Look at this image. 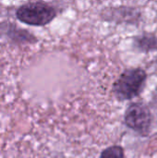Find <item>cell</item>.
Returning a JSON list of instances; mask_svg holds the SVG:
<instances>
[{"instance_id":"1","label":"cell","mask_w":157,"mask_h":158,"mask_svg":"<svg viewBox=\"0 0 157 158\" xmlns=\"http://www.w3.org/2000/svg\"><path fill=\"white\" fill-rule=\"evenodd\" d=\"M147 73L141 68L125 69L113 84L112 92L119 102L132 100L138 97L145 86Z\"/></svg>"},{"instance_id":"2","label":"cell","mask_w":157,"mask_h":158,"mask_svg":"<svg viewBox=\"0 0 157 158\" xmlns=\"http://www.w3.org/2000/svg\"><path fill=\"white\" fill-rule=\"evenodd\" d=\"M57 9L44 2H30L20 6L16 16L21 22L32 26H44L50 23L56 16Z\"/></svg>"},{"instance_id":"3","label":"cell","mask_w":157,"mask_h":158,"mask_svg":"<svg viewBox=\"0 0 157 158\" xmlns=\"http://www.w3.org/2000/svg\"><path fill=\"white\" fill-rule=\"evenodd\" d=\"M124 122L128 128L143 137L150 134L153 125V115L143 103H131L124 113Z\"/></svg>"},{"instance_id":"4","label":"cell","mask_w":157,"mask_h":158,"mask_svg":"<svg viewBox=\"0 0 157 158\" xmlns=\"http://www.w3.org/2000/svg\"><path fill=\"white\" fill-rule=\"evenodd\" d=\"M133 46L143 53H149L157 50V33L143 32L133 38Z\"/></svg>"},{"instance_id":"5","label":"cell","mask_w":157,"mask_h":158,"mask_svg":"<svg viewBox=\"0 0 157 158\" xmlns=\"http://www.w3.org/2000/svg\"><path fill=\"white\" fill-rule=\"evenodd\" d=\"M105 16H111V19L116 21H135L139 19L140 13H136L134 8L129 6H120L119 8L111 9V14H105Z\"/></svg>"},{"instance_id":"6","label":"cell","mask_w":157,"mask_h":158,"mask_svg":"<svg viewBox=\"0 0 157 158\" xmlns=\"http://www.w3.org/2000/svg\"><path fill=\"white\" fill-rule=\"evenodd\" d=\"M99 158H125V153L121 146L112 145L105 148L101 153Z\"/></svg>"},{"instance_id":"7","label":"cell","mask_w":157,"mask_h":158,"mask_svg":"<svg viewBox=\"0 0 157 158\" xmlns=\"http://www.w3.org/2000/svg\"><path fill=\"white\" fill-rule=\"evenodd\" d=\"M156 69H157V59H156Z\"/></svg>"}]
</instances>
